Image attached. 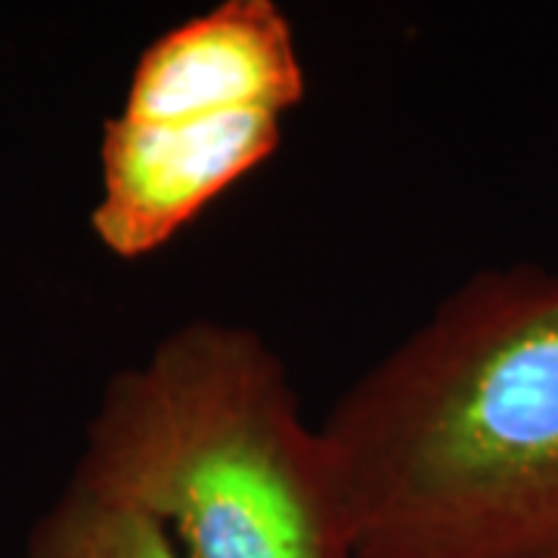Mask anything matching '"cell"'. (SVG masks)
Here are the masks:
<instances>
[{
	"label": "cell",
	"mask_w": 558,
	"mask_h": 558,
	"mask_svg": "<svg viewBox=\"0 0 558 558\" xmlns=\"http://www.w3.org/2000/svg\"><path fill=\"white\" fill-rule=\"evenodd\" d=\"M307 90L277 0H223L153 40L102 128L90 223L124 260L165 248L277 153Z\"/></svg>",
	"instance_id": "cell-3"
},
{
	"label": "cell",
	"mask_w": 558,
	"mask_h": 558,
	"mask_svg": "<svg viewBox=\"0 0 558 558\" xmlns=\"http://www.w3.org/2000/svg\"><path fill=\"white\" fill-rule=\"evenodd\" d=\"M28 558H186L156 515L128 499L72 478L65 497L40 521Z\"/></svg>",
	"instance_id": "cell-4"
},
{
	"label": "cell",
	"mask_w": 558,
	"mask_h": 558,
	"mask_svg": "<svg viewBox=\"0 0 558 558\" xmlns=\"http://www.w3.org/2000/svg\"><path fill=\"white\" fill-rule=\"evenodd\" d=\"M319 432L357 558H558V267L465 279Z\"/></svg>",
	"instance_id": "cell-1"
},
{
	"label": "cell",
	"mask_w": 558,
	"mask_h": 558,
	"mask_svg": "<svg viewBox=\"0 0 558 558\" xmlns=\"http://www.w3.org/2000/svg\"><path fill=\"white\" fill-rule=\"evenodd\" d=\"M75 478L186 558H357L336 462L255 329L193 319L106 388Z\"/></svg>",
	"instance_id": "cell-2"
}]
</instances>
